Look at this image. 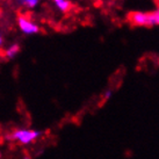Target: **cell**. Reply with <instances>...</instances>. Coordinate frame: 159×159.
<instances>
[{
	"label": "cell",
	"instance_id": "3957f363",
	"mask_svg": "<svg viewBox=\"0 0 159 159\" xmlns=\"http://www.w3.org/2000/svg\"><path fill=\"white\" fill-rule=\"evenodd\" d=\"M130 22L136 26H148V14L141 12H134L129 15Z\"/></svg>",
	"mask_w": 159,
	"mask_h": 159
},
{
	"label": "cell",
	"instance_id": "277c9868",
	"mask_svg": "<svg viewBox=\"0 0 159 159\" xmlns=\"http://www.w3.org/2000/svg\"><path fill=\"white\" fill-rule=\"evenodd\" d=\"M159 25V9L153 13L148 14V26Z\"/></svg>",
	"mask_w": 159,
	"mask_h": 159
},
{
	"label": "cell",
	"instance_id": "5b68a950",
	"mask_svg": "<svg viewBox=\"0 0 159 159\" xmlns=\"http://www.w3.org/2000/svg\"><path fill=\"white\" fill-rule=\"evenodd\" d=\"M53 2H55V5H56L61 11H63V12L69 11L71 7L70 1H67V0H53Z\"/></svg>",
	"mask_w": 159,
	"mask_h": 159
},
{
	"label": "cell",
	"instance_id": "6da1fadb",
	"mask_svg": "<svg viewBox=\"0 0 159 159\" xmlns=\"http://www.w3.org/2000/svg\"><path fill=\"white\" fill-rule=\"evenodd\" d=\"M41 136V133L34 129H18V130H14L13 133L11 134V141H14L21 144V145H28L31 144Z\"/></svg>",
	"mask_w": 159,
	"mask_h": 159
},
{
	"label": "cell",
	"instance_id": "7a4b0ae2",
	"mask_svg": "<svg viewBox=\"0 0 159 159\" xmlns=\"http://www.w3.org/2000/svg\"><path fill=\"white\" fill-rule=\"evenodd\" d=\"M18 25H19V27H20V29H21L25 34H28V35L36 34V33L39 31L37 25H35L30 19L28 18V16H25V15H21V16L18 18Z\"/></svg>",
	"mask_w": 159,
	"mask_h": 159
},
{
	"label": "cell",
	"instance_id": "8992f818",
	"mask_svg": "<svg viewBox=\"0 0 159 159\" xmlns=\"http://www.w3.org/2000/svg\"><path fill=\"white\" fill-rule=\"evenodd\" d=\"M19 45L18 44H13V45H11L7 50H6V57H8V58H13L16 53L19 52Z\"/></svg>",
	"mask_w": 159,
	"mask_h": 159
},
{
	"label": "cell",
	"instance_id": "52a82bcc",
	"mask_svg": "<svg viewBox=\"0 0 159 159\" xmlns=\"http://www.w3.org/2000/svg\"><path fill=\"white\" fill-rule=\"evenodd\" d=\"M21 2H23L28 7H35L39 2V0H21Z\"/></svg>",
	"mask_w": 159,
	"mask_h": 159
},
{
	"label": "cell",
	"instance_id": "ba28073f",
	"mask_svg": "<svg viewBox=\"0 0 159 159\" xmlns=\"http://www.w3.org/2000/svg\"><path fill=\"white\" fill-rule=\"evenodd\" d=\"M1 43H2V37H1V35H0V45H1Z\"/></svg>",
	"mask_w": 159,
	"mask_h": 159
},
{
	"label": "cell",
	"instance_id": "9c48e42d",
	"mask_svg": "<svg viewBox=\"0 0 159 159\" xmlns=\"http://www.w3.org/2000/svg\"><path fill=\"white\" fill-rule=\"evenodd\" d=\"M157 2H158V5H159V0H157Z\"/></svg>",
	"mask_w": 159,
	"mask_h": 159
}]
</instances>
